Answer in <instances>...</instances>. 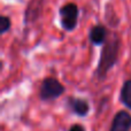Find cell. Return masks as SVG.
I'll return each instance as SVG.
<instances>
[{
    "label": "cell",
    "instance_id": "1",
    "mask_svg": "<svg viewBox=\"0 0 131 131\" xmlns=\"http://www.w3.org/2000/svg\"><path fill=\"white\" fill-rule=\"evenodd\" d=\"M118 48H120V39L116 35H113V37L107 39L104 44L101 50V55L99 59V63L97 67V74L99 79H105L107 76L109 69L114 67V64L117 62L118 59Z\"/></svg>",
    "mask_w": 131,
    "mask_h": 131
},
{
    "label": "cell",
    "instance_id": "2",
    "mask_svg": "<svg viewBox=\"0 0 131 131\" xmlns=\"http://www.w3.org/2000/svg\"><path fill=\"white\" fill-rule=\"evenodd\" d=\"M64 86L58 79L47 77L43 81L39 90V97L41 100H54L63 94Z\"/></svg>",
    "mask_w": 131,
    "mask_h": 131
},
{
    "label": "cell",
    "instance_id": "3",
    "mask_svg": "<svg viewBox=\"0 0 131 131\" xmlns=\"http://www.w3.org/2000/svg\"><path fill=\"white\" fill-rule=\"evenodd\" d=\"M60 20L61 25L66 31H72L77 25L78 20V8L75 4L69 2L60 8Z\"/></svg>",
    "mask_w": 131,
    "mask_h": 131
},
{
    "label": "cell",
    "instance_id": "4",
    "mask_svg": "<svg viewBox=\"0 0 131 131\" xmlns=\"http://www.w3.org/2000/svg\"><path fill=\"white\" fill-rule=\"evenodd\" d=\"M131 128V115L127 111H120L112 122L109 131H129Z\"/></svg>",
    "mask_w": 131,
    "mask_h": 131
},
{
    "label": "cell",
    "instance_id": "5",
    "mask_svg": "<svg viewBox=\"0 0 131 131\" xmlns=\"http://www.w3.org/2000/svg\"><path fill=\"white\" fill-rule=\"evenodd\" d=\"M68 106L78 116H86L89 111H90L89 102L83 98H69Z\"/></svg>",
    "mask_w": 131,
    "mask_h": 131
},
{
    "label": "cell",
    "instance_id": "6",
    "mask_svg": "<svg viewBox=\"0 0 131 131\" xmlns=\"http://www.w3.org/2000/svg\"><path fill=\"white\" fill-rule=\"evenodd\" d=\"M91 43L94 45H104L107 40V30L104 25L98 24L94 25L93 28H91L90 35H89Z\"/></svg>",
    "mask_w": 131,
    "mask_h": 131
},
{
    "label": "cell",
    "instance_id": "7",
    "mask_svg": "<svg viewBox=\"0 0 131 131\" xmlns=\"http://www.w3.org/2000/svg\"><path fill=\"white\" fill-rule=\"evenodd\" d=\"M120 100L127 108L131 109V79L124 82L120 93Z\"/></svg>",
    "mask_w": 131,
    "mask_h": 131
},
{
    "label": "cell",
    "instance_id": "8",
    "mask_svg": "<svg viewBox=\"0 0 131 131\" xmlns=\"http://www.w3.org/2000/svg\"><path fill=\"white\" fill-rule=\"evenodd\" d=\"M39 0H36V5H34V0H31V2L29 4V6H28L27 10H25V22H28V21H35L36 18H38V13H36V10H41V4L38 5L37 2H38Z\"/></svg>",
    "mask_w": 131,
    "mask_h": 131
},
{
    "label": "cell",
    "instance_id": "9",
    "mask_svg": "<svg viewBox=\"0 0 131 131\" xmlns=\"http://www.w3.org/2000/svg\"><path fill=\"white\" fill-rule=\"evenodd\" d=\"M10 29V20L7 16L2 15L0 17V34L4 35L5 32H7Z\"/></svg>",
    "mask_w": 131,
    "mask_h": 131
},
{
    "label": "cell",
    "instance_id": "10",
    "mask_svg": "<svg viewBox=\"0 0 131 131\" xmlns=\"http://www.w3.org/2000/svg\"><path fill=\"white\" fill-rule=\"evenodd\" d=\"M69 131H85V129H84L82 125H79V124H74L69 129Z\"/></svg>",
    "mask_w": 131,
    "mask_h": 131
}]
</instances>
